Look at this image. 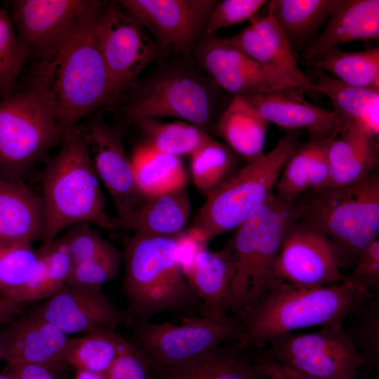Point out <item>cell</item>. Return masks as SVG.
I'll list each match as a JSON object with an SVG mask.
<instances>
[{
    "label": "cell",
    "mask_w": 379,
    "mask_h": 379,
    "mask_svg": "<svg viewBox=\"0 0 379 379\" xmlns=\"http://www.w3.org/2000/svg\"><path fill=\"white\" fill-rule=\"evenodd\" d=\"M293 221L292 204L274 194L235 230L225 245L233 260L228 312L242 317L267 293L284 235Z\"/></svg>",
    "instance_id": "8992f818"
},
{
    "label": "cell",
    "mask_w": 379,
    "mask_h": 379,
    "mask_svg": "<svg viewBox=\"0 0 379 379\" xmlns=\"http://www.w3.org/2000/svg\"><path fill=\"white\" fill-rule=\"evenodd\" d=\"M22 305L12 300L0 296V324L11 323L19 314Z\"/></svg>",
    "instance_id": "681fc988"
},
{
    "label": "cell",
    "mask_w": 379,
    "mask_h": 379,
    "mask_svg": "<svg viewBox=\"0 0 379 379\" xmlns=\"http://www.w3.org/2000/svg\"><path fill=\"white\" fill-rule=\"evenodd\" d=\"M183 271L201 301L199 315L221 317L228 314L233 260L226 246L215 251L207 248L200 250Z\"/></svg>",
    "instance_id": "603a6c76"
},
{
    "label": "cell",
    "mask_w": 379,
    "mask_h": 379,
    "mask_svg": "<svg viewBox=\"0 0 379 379\" xmlns=\"http://www.w3.org/2000/svg\"><path fill=\"white\" fill-rule=\"evenodd\" d=\"M96 174L114 202L118 221L126 219L140 202L131 158L126 154L119 131L98 117L84 127Z\"/></svg>",
    "instance_id": "e0dca14e"
},
{
    "label": "cell",
    "mask_w": 379,
    "mask_h": 379,
    "mask_svg": "<svg viewBox=\"0 0 379 379\" xmlns=\"http://www.w3.org/2000/svg\"><path fill=\"white\" fill-rule=\"evenodd\" d=\"M105 4L94 0H15L10 2V15L22 43L39 58Z\"/></svg>",
    "instance_id": "4fadbf2b"
},
{
    "label": "cell",
    "mask_w": 379,
    "mask_h": 379,
    "mask_svg": "<svg viewBox=\"0 0 379 379\" xmlns=\"http://www.w3.org/2000/svg\"><path fill=\"white\" fill-rule=\"evenodd\" d=\"M379 303L375 295L354 312V320L345 329L354 343L364 365L376 366L379 360Z\"/></svg>",
    "instance_id": "f35d334b"
},
{
    "label": "cell",
    "mask_w": 379,
    "mask_h": 379,
    "mask_svg": "<svg viewBox=\"0 0 379 379\" xmlns=\"http://www.w3.org/2000/svg\"><path fill=\"white\" fill-rule=\"evenodd\" d=\"M60 144L41 178L46 218L42 242L54 239L62 230L81 222L107 231L117 229L115 219L106 212L84 126L66 128Z\"/></svg>",
    "instance_id": "277c9868"
},
{
    "label": "cell",
    "mask_w": 379,
    "mask_h": 379,
    "mask_svg": "<svg viewBox=\"0 0 379 379\" xmlns=\"http://www.w3.org/2000/svg\"><path fill=\"white\" fill-rule=\"evenodd\" d=\"M332 242L308 226L293 221L274 268V281L316 286L342 283L345 275Z\"/></svg>",
    "instance_id": "9a60e30c"
},
{
    "label": "cell",
    "mask_w": 379,
    "mask_h": 379,
    "mask_svg": "<svg viewBox=\"0 0 379 379\" xmlns=\"http://www.w3.org/2000/svg\"><path fill=\"white\" fill-rule=\"evenodd\" d=\"M172 321L135 324L129 342L145 357L152 372L174 366L226 343L239 340L241 324L229 314L194 315Z\"/></svg>",
    "instance_id": "30bf717a"
},
{
    "label": "cell",
    "mask_w": 379,
    "mask_h": 379,
    "mask_svg": "<svg viewBox=\"0 0 379 379\" xmlns=\"http://www.w3.org/2000/svg\"><path fill=\"white\" fill-rule=\"evenodd\" d=\"M145 138L143 142L158 152L178 157L191 155L213 138L201 128L192 124L161 122L148 119L138 124Z\"/></svg>",
    "instance_id": "e575fe53"
},
{
    "label": "cell",
    "mask_w": 379,
    "mask_h": 379,
    "mask_svg": "<svg viewBox=\"0 0 379 379\" xmlns=\"http://www.w3.org/2000/svg\"><path fill=\"white\" fill-rule=\"evenodd\" d=\"M45 227L41 197L23 180L0 179V241H42Z\"/></svg>",
    "instance_id": "d4e9b609"
},
{
    "label": "cell",
    "mask_w": 379,
    "mask_h": 379,
    "mask_svg": "<svg viewBox=\"0 0 379 379\" xmlns=\"http://www.w3.org/2000/svg\"><path fill=\"white\" fill-rule=\"evenodd\" d=\"M6 371L13 379H56L47 368L34 364L7 365Z\"/></svg>",
    "instance_id": "7dc6e473"
},
{
    "label": "cell",
    "mask_w": 379,
    "mask_h": 379,
    "mask_svg": "<svg viewBox=\"0 0 379 379\" xmlns=\"http://www.w3.org/2000/svg\"><path fill=\"white\" fill-rule=\"evenodd\" d=\"M190 213L187 185L161 194L143 197L124 220L115 218L117 228L133 233L175 237L182 232Z\"/></svg>",
    "instance_id": "cb8c5ba5"
},
{
    "label": "cell",
    "mask_w": 379,
    "mask_h": 379,
    "mask_svg": "<svg viewBox=\"0 0 379 379\" xmlns=\"http://www.w3.org/2000/svg\"><path fill=\"white\" fill-rule=\"evenodd\" d=\"M378 145V137L359 129L348 128L336 135L328 148L329 176L325 187L353 185L376 171Z\"/></svg>",
    "instance_id": "484cf974"
},
{
    "label": "cell",
    "mask_w": 379,
    "mask_h": 379,
    "mask_svg": "<svg viewBox=\"0 0 379 379\" xmlns=\"http://www.w3.org/2000/svg\"><path fill=\"white\" fill-rule=\"evenodd\" d=\"M238 155L214 139L190 155L192 178L197 190L206 197L238 166Z\"/></svg>",
    "instance_id": "d590c367"
},
{
    "label": "cell",
    "mask_w": 379,
    "mask_h": 379,
    "mask_svg": "<svg viewBox=\"0 0 379 379\" xmlns=\"http://www.w3.org/2000/svg\"><path fill=\"white\" fill-rule=\"evenodd\" d=\"M123 293L133 326L166 312L200 314L201 303L182 270L175 237L133 233L124 241Z\"/></svg>",
    "instance_id": "7a4b0ae2"
},
{
    "label": "cell",
    "mask_w": 379,
    "mask_h": 379,
    "mask_svg": "<svg viewBox=\"0 0 379 379\" xmlns=\"http://www.w3.org/2000/svg\"><path fill=\"white\" fill-rule=\"evenodd\" d=\"M302 63L332 73L347 85L379 91L378 47L361 51H345L336 47Z\"/></svg>",
    "instance_id": "d6a6232c"
},
{
    "label": "cell",
    "mask_w": 379,
    "mask_h": 379,
    "mask_svg": "<svg viewBox=\"0 0 379 379\" xmlns=\"http://www.w3.org/2000/svg\"><path fill=\"white\" fill-rule=\"evenodd\" d=\"M371 296L347 281L307 286L276 280L242 317L239 343L244 350L284 333L312 326H343Z\"/></svg>",
    "instance_id": "3957f363"
},
{
    "label": "cell",
    "mask_w": 379,
    "mask_h": 379,
    "mask_svg": "<svg viewBox=\"0 0 379 379\" xmlns=\"http://www.w3.org/2000/svg\"><path fill=\"white\" fill-rule=\"evenodd\" d=\"M370 292L379 287V241L373 240L359 253L353 271L345 281Z\"/></svg>",
    "instance_id": "ee69618b"
},
{
    "label": "cell",
    "mask_w": 379,
    "mask_h": 379,
    "mask_svg": "<svg viewBox=\"0 0 379 379\" xmlns=\"http://www.w3.org/2000/svg\"><path fill=\"white\" fill-rule=\"evenodd\" d=\"M72 379H107V378L102 374L86 371L76 370Z\"/></svg>",
    "instance_id": "f907efd6"
},
{
    "label": "cell",
    "mask_w": 379,
    "mask_h": 379,
    "mask_svg": "<svg viewBox=\"0 0 379 379\" xmlns=\"http://www.w3.org/2000/svg\"><path fill=\"white\" fill-rule=\"evenodd\" d=\"M242 350L238 341L229 343L152 373L155 379H254L258 371Z\"/></svg>",
    "instance_id": "f1b7e54d"
},
{
    "label": "cell",
    "mask_w": 379,
    "mask_h": 379,
    "mask_svg": "<svg viewBox=\"0 0 379 379\" xmlns=\"http://www.w3.org/2000/svg\"><path fill=\"white\" fill-rule=\"evenodd\" d=\"M298 131H288L267 153L237 169L206 197L191 226L207 244L235 230L274 194L280 174L300 145Z\"/></svg>",
    "instance_id": "ba28073f"
},
{
    "label": "cell",
    "mask_w": 379,
    "mask_h": 379,
    "mask_svg": "<svg viewBox=\"0 0 379 379\" xmlns=\"http://www.w3.org/2000/svg\"><path fill=\"white\" fill-rule=\"evenodd\" d=\"M195 56L200 67L216 85L233 96L291 87L225 39L206 36L197 44Z\"/></svg>",
    "instance_id": "ac0fdd59"
},
{
    "label": "cell",
    "mask_w": 379,
    "mask_h": 379,
    "mask_svg": "<svg viewBox=\"0 0 379 379\" xmlns=\"http://www.w3.org/2000/svg\"><path fill=\"white\" fill-rule=\"evenodd\" d=\"M310 77L314 82V92L331 100L342 131L356 128L378 137L379 91L347 85L316 69Z\"/></svg>",
    "instance_id": "4316f807"
},
{
    "label": "cell",
    "mask_w": 379,
    "mask_h": 379,
    "mask_svg": "<svg viewBox=\"0 0 379 379\" xmlns=\"http://www.w3.org/2000/svg\"><path fill=\"white\" fill-rule=\"evenodd\" d=\"M258 371V375L254 379H277L274 375L262 364L255 365Z\"/></svg>",
    "instance_id": "816d5d0a"
},
{
    "label": "cell",
    "mask_w": 379,
    "mask_h": 379,
    "mask_svg": "<svg viewBox=\"0 0 379 379\" xmlns=\"http://www.w3.org/2000/svg\"><path fill=\"white\" fill-rule=\"evenodd\" d=\"M100 11L39 58L32 71L31 87L65 128L118 98L96 34Z\"/></svg>",
    "instance_id": "6da1fadb"
},
{
    "label": "cell",
    "mask_w": 379,
    "mask_h": 379,
    "mask_svg": "<svg viewBox=\"0 0 379 379\" xmlns=\"http://www.w3.org/2000/svg\"><path fill=\"white\" fill-rule=\"evenodd\" d=\"M127 340L116 330L97 329L79 338H71L67 364L75 370L105 375Z\"/></svg>",
    "instance_id": "836d02e7"
},
{
    "label": "cell",
    "mask_w": 379,
    "mask_h": 379,
    "mask_svg": "<svg viewBox=\"0 0 379 379\" xmlns=\"http://www.w3.org/2000/svg\"><path fill=\"white\" fill-rule=\"evenodd\" d=\"M299 90L288 87L241 97L267 122L288 131L306 129L311 139L340 133L342 128L333 111L308 102Z\"/></svg>",
    "instance_id": "44dd1931"
},
{
    "label": "cell",
    "mask_w": 379,
    "mask_h": 379,
    "mask_svg": "<svg viewBox=\"0 0 379 379\" xmlns=\"http://www.w3.org/2000/svg\"><path fill=\"white\" fill-rule=\"evenodd\" d=\"M37 251L39 260L36 271L16 298V302L22 305L45 299L48 284L46 244L43 242L42 245L37 249Z\"/></svg>",
    "instance_id": "bcb514c9"
},
{
    "label": "cell",
    "mask_w": 379,
    "mask_h": 379,
    "mask_svg": "<svg viewBox=\"0 0 379 379\" xmlns=\"http://www.w3.org/2000/svg\"><path fill=\"white\" fill-rule=\"evenodd\" d=\"M65 230L61 237L69 248L73 265L90 260L115 248L89 223L74 224Z\"/></svg>",
    "instance_id": "60d3db41"
},
{
    "label": "cell",
    "mask_w": 379,
    "mask_h": 379,
    "mask_svg": "<svg viewBox=\"0 0 379 379\" xmlns=\"http://www.w3.org/2000/svg\"><path fill=\"white\" fill-rule=\"evenodd\" d=\"M66 128L31 86L0 100V179L23 180L57 144Z\"/></svg>",
    "instance_id": "9c48e42d"
},
{
    "label": "cell",
    "mask_w": 379,
    "mask_h": 379,
    "mask_svg": "<svg viewBox=\"0 0 379 379\" xmlns=\"http://www.w3.org/2000/svg\"><path fill=\"white\" fill-rule=\"evenodd\" d=\"M29 314L53 324L68 335L133 326L126 311L119 308L102 287L65 284Z\"/></svg>",
    "instance_id": "2e32d148"
},
{
    "label": "cell",
    "mask_w": 379,
    "mask_h": 379,
    "mask_svg": "<svg viewBox=\"0 0 379 379\" xmlns=\"http://www.w3.org/2000/svg\"><path fill=\"white\" fill-rule=\"evenodd\" d=\"M0 379H13L11 374L6 370L3 373H0Z\"/></svg>",
    "instance_id": "db71d44e"
},
{
    "label": "cell",
    "mask_w": 379,
    "mask_h": 379,
    "mask_svg": "<svg viewBox=\"0 0 379 379\" xmlns=\"http://www.w3.org/2000/svg\"><path fill=\"white\" fill-rule=\"evenodd\" d=\"M38 260L37 249H34L32 242L0 241V296L16 302L36 271Z\"/></svg>",
    "instance_id": "8d00e7d4"
},
{
    "label": "cell",
    "mask_w": 379,
    "mask_h": 379,
    "mask_svg": "<svg viewBox=\"0 0 379 379\" xmlns=\"http://www.w3.org/2000/svg\"><path fill=\"white\" fill-rule=\"evenodd\" d=\"M5 358V338L4 332L0 331V362Z\"/></svg>",
    "instance_id": "f5cc1de1"
},
{
    "label": "cell",
    "mask_w": 379,
    "mask_h": 379,
    "mask_svg": "<svg viewBox=\"0 0 379 379\" xmlns=\"http://www.w3.org/2000/svg\"><path fill=\"white\" fill-rule=\"evenodd\" d=\"M378 38V0H334L322 32L304 48L302 62L343 44Z\"/></svg>",
    "instance_id": "7402d4cb"
},
{
    "label": "cell",
    "mask_w": 379,
    "mask_h": 379,
    "mask_svg": "<svg viewBox=\"0 0 379 379\" xmlns=\"http://www.w3.org/2000/svg\"><path fill=\"white\" fill-rule=\"evenodd\" d=\"M30 55L15 31L10 14L0 8V98L15 92L16 79Z\"/></svg>",
    "instance_id": "74e56055"
},
{
    "label": "cell",
    "mask_w": 379,
    "mask_h": 379,
    "mask_svg": "<svg viewBox=\"0 0 379 379\" xmlns=\"http://www.w3.org/2000/svg\"><path fill=\"white\" fill-rule=\"evenodd\" d=\"M101 53L119 98L133 85L140 73L154 59L157 45L144 28L115 3H106L95 25Z\"/></svg>",
    "instance_id": "7c38bea8"
},
{
    "label": "cell",
    "mask_w": 379,
    "mask_h": 379,
    "mask_svg": "<svg viewBox=\"0 0 379 379\" xmlns=\"http://www.w3.org/2000/svg\"><path fill=\"white\" fill-rule=\"evenodd\" d=\"M150 372L147 360L127 340L105 376L107 379H149Z\"/></svg>",
    "instance_id": "f6af8a7d"
},
{
    "label": "cell",
    "mask_w": 379,
    "mask_h": 379,
    "mask_svg": "<svg viewBox=\"0 0 379 379\" xmlns=\"http://www.w3.org/2000/svg\"><path fill=\"white\" fill-rule=\"evenodd\" d=\"M338 134L300 144L285 164L274 194L292 204L306 193L325 187L329 176L328 148Z\"/></svg>",
    "instance_id": "83f0119b"
},
{
    "label": "cell",
    "mask_w": 379,
    "mask_h": 379,
    "mask_svg": "<svg viewBox=\"0 0 379 379\" xmlns=\"http://www.w3.org/2000/svg\"><path fill=\"white\" fill-rule=\"evenodd\" d=\"M213 0H124L121 4L156 39L164 55H186L214 8Z\"/></svg>",
    "instance_id": "5bb4252c"
},
{
    "label": "cell",
    "mask_w": 379,
    "mask_h": 379,
    "mask_svg": "<svg viewBox=\"0 0 379 379\" xmlns=\"http://www.w3.org/2000/svg\"><path fill=\"white\" fill-rule=\"evenodd\" d=\"M122 262V251L115 247L90 260L74 264L66 284L102 287L117 276Z\"/></svg>",
    "instance_id": "ab89813d"
},
{
    "label": "cell",
    "mask_w": 379,
    "mask_h": 379,
    "mask_svg": "<svg viewBox=\"0 0 379 379\" xmlns=\"http://www.w3.org/2000/svg\"><path fill=\"white\" fill-rule=\"evenodd\" d=\"M7 365L34 364L55 375L67 364L71 338L53 324L31 314L9 323L4 330Z\"/></svg>",
    "instance_id": "ffe728a7"
},
{
    "label": "cell",
    "mask_w": 379,
    "mask_h": 379,
    "mask_svg": "<svg viewBox=\"0 0 379 379\" xmlns=\"http://www.w3.org/2000/svg\"><path fill=\"white\" fill-rule=\"evenodd\" d=\"M133 87L124 107L131 124L175 117L206 131L220 114L222 90L185 60L161 64Z\"/></svg>",
    "instance_id": "52a82bcc"
},
{
    "label": "cell",
    "mask_w": 379,
    "mask_h": 379,
    "mask_svg": "<svg viewBox=\"0 0 379 379\" xmlns=\"http://www.w3.org/2000/svg\"><path fill=\"white\" fill-rule=\"evenodd\" d=\"M44 243L46 244L48 258L46 299L66 284L73 261L69 248L62 237Z\"/></svg>",
    "instance_id": "7bdbcfd3"
},
{
    "label": "cell",
    "mask_w": 379,
    "mask_h": 379,
    "mask_svg": "<svg viewBox=\"0 0 379 379\" xmlns=\"http://www.w3.org/2000/svg\"><path fill=\"white\" fill-rule=\"evenodd\" d=\"M130 158L137 187L143 197L187 185V175L178 157L158 152L142 143L135 147Z\"/></svg>",
    "instance_id": "1f68e13d"
},
{
    "label": "cell",
    "mask_w": 379,
    "mask_h": 379,
    "mask_svg": "<svg viewBox=\"0 0 379 379\" xmlns=\"http://www.w3.org/2000/svg\"><path fill=\"white\" fill-rule=\"evenodd\" d=\"M267 4V14L276 20L293 49L307 45L327 20L334 0H272Z\"/></svg>",
    "instance_id": "4dcf8cb0"
},
{
    "label": "cell",
    "mask_w": 379,
    "mask_h": 379,
    "mask_svg": "<svg viewBox=\"0 0 379 379\" xmlns=\"http://www.w3.org/2000/svg\"><path fill=\"white\" fill-rule=\"evenodd\" d=\"M267 342L273 361L319 379H357L364 365L343 326L286 333Z\"/></svg>",
    "instance_id": "8fae6325"
},
{
    "label": "cell",
    "mask_w": 379,
    "mask_h": 379,
    "mask_svg": "<svg viewBox=\"0 0 379 379\" xmlns=\"http://www.w3.org/2000/svg\"><path fill=\"white\" fill-rule=\"evenodd\" d=\"M269 122L241 96H233L213 130L246 163L261 157Z\"/></svg>",
    "instance_id": "f546056e"
},
{
    "label": "cell",
    "mask_w": 379,
    "mask_h": 379,
    "mask_svg": "<svg viewBox=\"0 0 379 379\" xmlns=\"http://www.w3.org/2000/svg\"><path fill=\"white\" fill-rule=\"evenodd\" d=\"M264 0H223L217 1L206 24V36H215L227 28L252 18L266 3Z\"/></svg>",
    "instance_id": "b9f144b4"
},
{
    "label": "cell",
    "mask_w": 379,
    "mask_h": 379,
    "mask_svg": "<svg viewBox=\"0 0 379 379\" xmlns=\"http://www.w3.org/2000/svg\"><path fill=\"white\" fill-rule=\"evenodd\" d=\"M225 39L290 86L314 91L312 78L299 67L287 38L271 15L253 20L239 33Z\"/></svg>",
    "instance_id": "d6986e66"
},
{
    "label": "cell",
    "mask_w": 379,
    "mask_h": 379,
    "mask_svg": "<svg viewBox=\"0 0 379 379\" xmlns=\"http://www.w3.org/2000/svg\"><path fill=\"white\" fill-rule=\"evenodd\" d=\"M262 364L270 371L277 379H319L279 364L273 361L263 362Z\"/></svg>",
    "instance_id": "c3c4849f"
},
{
    "label": "cell",
    "mask_w": 379,
    "mask_h": 379,
    "mask_svg": "<svg viewBox=\"0 0 379 379\" xmlns=\"http://www.w3.org/2000/svg\"><path fill=\"white\" fill-rule=\"evenodd\" d=\"M293 221L326 237L338 253L341 267L379 233V175L375 171L353 185L322 187L293 204Z\"/></svg>",
    "instance_id": "5b68a950"
}]
</instances>
